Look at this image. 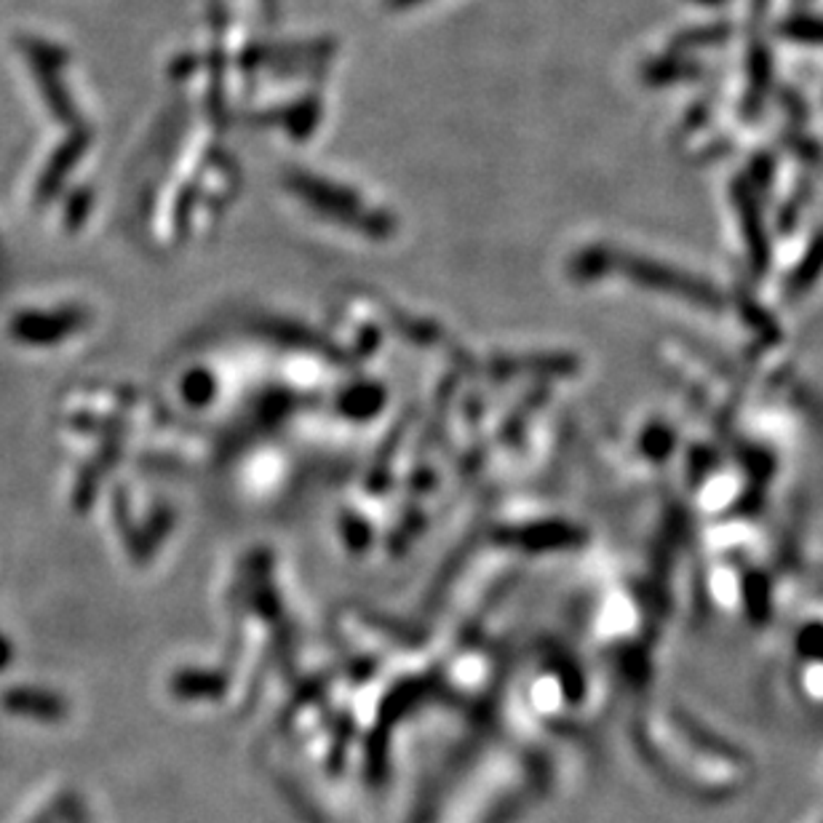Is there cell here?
Instances as JSON below:
<instances>
[{
    "label": "cell",
    "mask_w": 823,
    "mask_h": 823,
    "mask_svg": "<svg viewBox=\"0 0 823 823\" xmlns=\"http://www.w3.org/2000/svg\"><path fill=\"white\" fill-rule=\"evenodd\" d=\"M610 265L615 271L626 273L628 278L639 281L641 286L655 292H664V294H674V297L682 300H693V303L704 305V307H722L725 297L717 286H712L704 278H695L690 273H682L677 267H668L655 263V259H641V257H631V254H615L610 257Z\"/></svg>",
    "instance_id": "1"
},
{
    "label": "cell",
    "mask_w": 823,
    "mask_h": 823,
    "mask_svg": "<svg viewBox=\"0 0 823 823\" xmlns=\"http://www.w3.org/2000/svg\"><path fill=\"white\" fill-rule=\"evenodd\" d=\"M733 198H735V209H738V217H741V227H744V238H746L748 257H752V267L757 273H765L767 265H771V241H767L765 225H762V217L757 209V190H754L746 179H738V183L733 185Z\"/></svg>",
    "instance_id": "2"
},
{
    "label": "cell",
    "mask_w": 823,
    "mask_h": 823,
    "mask_svg": "<svg viewBox=\"0 0 823 823\" xmlns=\"http://www.w3.org/2000/svg\"><path fill=\"white\" fill-rule=\"evenodd\" d=\"M823 273V233L813 238L807 252L802 254V263L788 273L786 278V297H802Z\"/></svg>",
    "instance_id": "3"
},
{
    "label": "cell",
    "mask_w": 823,
    "mask_h": 823,
    "mask_svg": "<svg viewBox=\"0 0 823 823\" xmlns=\"http://www.w3.org/2000/svg\"><path fill=\"white\" fill-rule=\"evenodd\" d=\"M695 76H700V67L690 62V59L685 62L682 57H660L641 67V78L650 86L674 84V80H690Z\"/></svg>",
    "instance_id": "4"
},
{
    "label": "cell",
    "mask_w": 823,
    "mask_h": 823,
    "mask_svg": "<svg viewBox=\"0 0 823 823\" xmlns=\"http://www.w3.org/2000/svg\"><path fill=\"white\" fill-rule=\"evenodd\" d=\"M778 32L788 40H800V43H815L823 46V17H813V13H797L788 17Z\"/></svg>",
    "instance_id": "5"
},
{
    "label": "cell",
    "mask_w": 823,
    "mask_h": 823,
    "mask_svg": "<svg viewBox=\"0 0 823 823\" xmlns=\"http://www.w3.org/2000/svg\"><path fill=\"white\" fill-rule=\"evenodd\" d=\"M641 450H645L647 458L666 460L674 450L672 428H666V425H650V428H647L645 437H641Z\"/></svg>",
    "instance_id": "6"
},
{
    "label": "cell",
    "mask_w": 823,
    "mask_h": 823,
    "mask_svg": "<svg viewBox=\"0 0 823 823\" xmlns=\"http://www.w3.org/2000/svg\"><path fill=\"white\" fill-rule=\"evenodd\" d=\"M727 36H731V30H727L725 25H717V27H704V30H690V32H682V36L674 38V49L677 51H687L693 49V46H712V43H722V40H727Z\"/></svg>",
    "instance_id": "7"
},
{
    "label": "cell",
    "mask_w": 823,
    "mask_h": 823,
    "mask_svg": "<svg viewBox=\"0 0 823 823\" xmlns=\"http://www.w3.org/2000/svg\"><path fill=\"white\" fill-rule=\"evenodd\" d=\"M418 3H423V0H385V6H388V9H393V11H404V9H412V6H418Z\"/></svg>",
    "instance_id": "8"
},
{
    "label": "cell",
    "mask_w": 823,
    "mask_h": 823,
    "mask_svg": "<svg viewBox=\"0 0 823 823\" xmlns=\"http://www.w3.org/2000/svg\"><path fill=\"white\" fill-rule=\"evenodd\" d=\"M695 3H704V6H719V3H725V0H695Z\"/></svg>",
    "instance_id": "9"
}]
</instances>
